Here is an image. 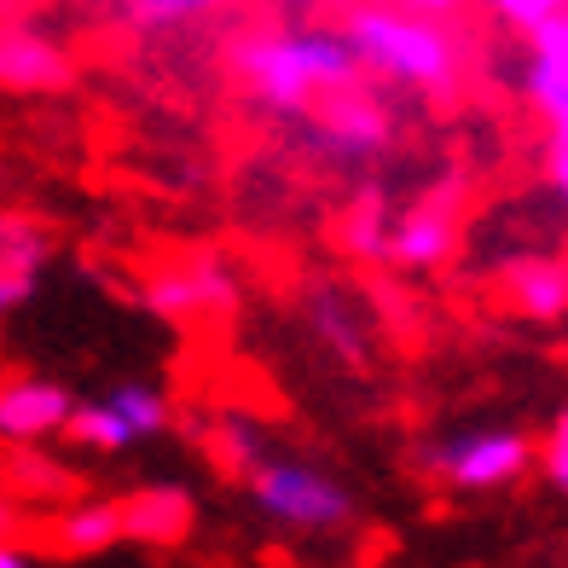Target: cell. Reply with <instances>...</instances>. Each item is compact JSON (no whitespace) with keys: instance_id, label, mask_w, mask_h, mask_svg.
Here are the masks:
<instances>
[{"instance_id":"18","label":"cell","mask_w":568,"mask_h":568,"mask_svg":"<svg viewBox=\"0 0 568 568\" xmlns=\"http://www.w3.org/2000/svg\"><path fill=\"white\" fill-rule=\"evenodd\" d=\"M494 18H505V23H516V30H534L539 18H551V12H562L568 0H481Z\"/></svg>"},{"instance_id":"23","label":"cell","mask_w":568,"mask_h":568,"mask_svg":"<svg viewBox=\"0 0 568 568\" xmlns=\"http://www.w3.org/2000/svg\"><path fill=\"white\" fill-rule=\"evenodd\" d=\"M400 7H418V12H435V18H447V12H458V0H400Z\"/></svg>"},{"instance_id":"8","label":"cell","mask_w":568,"mask_h":568,"mask_svg":"<svg viewBox=\"0 0 568 568\" xmlns=\"http://www.w3.org/2000/svg\"><path fill=\"white\" fill-rule=\"evenodd\" d=\"M151 314L163 320H203V314H226L239 302V278L215 255H192V262H174L145 284Z\"/></svg>"},{"instance_id":"19","label":"cell","mask_w":568,"mask_h":568,"mask_svg":"<svg viewBox=\"0 0 568 568\" xmlns=\"http://www.w3.org/2000/svg\"><path fill=\"white\" fill-rule=\"evenodd\" d=\"M539 464H546V476L568 494V412L551 424V435H546V453H539Z\"/></svg>"},{"instance_id":"6","label":"cell","mask_w":568,"mask_h":568,"mask_svg":"<svg viewBox=\"0 0 568 568\" xmlns=\"http://www.w3.org/2000/svg\"><path fill=\"white\" fill-rule=\"evenodd\" d=\"M163 424H169V400L158 389H145V383H116L111 395L75 406L64 435L88 453H128V447H140L145 435H158Z\"/></svg>"},{"instance_id":"4","label":"cell","mask_w":568,"mask_h":568,"mask_svg":"<svg viewBox=\"0 0 568 568\" xmlns=\"http://www.w3.org/2000/svg\"><path fill=\"white\" fill-rule=\"evenodd\" d=\"M307 122V140H314L331 163H372L377 151H389L395 140V122L383 111V99L366 93V82H348V88H331L325 99L302 111Z\"/></svg>"},{"instance_id":"26","label":"cell","mask_w":568,"mask_h":568,"mask_svg":"<svg viewBox=\"0 0 568 568\" xmlns=\"http://www.w3.org/2000/svg\"><path fill=\"white\" fill-rule=\"evenodd\" d=\"M562 354H568V343H562Z\"/></svg>"},{"instance_id":"5","label":"cell","mask_w":568,"mask_h":568,"mask_svg":"<svg viewBox=\"0 0 568 568\" xmlns=\"http://www.w3.org/2000/svg\"><path fill=\"white\" fill-rule=\"evenodd\" d=\"M534 464V442L516 429H470L453 435V442H435L424 453V470L435 481L458 487V494H494V487H510Z\"/></svg>"},{"instance_id":"25","label":"cell","mask_w":568,"mask_h":568,"mask_svg":"<svg viewBox=\"0 0 568 568\" xmlns=\"http://www.w3.org/2000/svg\"><path fill=\"white\" fill-rule=\"evenodd\" d=\"M551 140H568V116H562V122H551Z\"/></svg>"},{"instance_id":"10","label":"cell","mask_w":568,"mask_h":568,"mask_svg":"<svg viewBox=\"0 0 568 568\" xmlns=\"http://www.w3.org/2000/svg\"><path fill=\"white\" fill-rule=\"evenodd\" d=\"M75 418V395L64 383H47V377H12L0 383V442L12 447H36L47 435L70 429Z\"/></svg>"},{"instance_id":"13","label":"cell","mask_w":568,"mask_h":568,"mask_svg":"<svg viewBox=\"0 0 568 568\" xmlns=\"http://www.w3.org/2000/svg\"><path fill=\"white\" fill-rule=\"evenodd\" d=\"M128 516V539H145V546H174L192 528V499L180 487H145V494L122 499Z\"/></svg>"},{"instance_id":"7","label":"cell","mask_w":568,"mask_h":568,"mask_svg":"<svg viewBox=\"0 0 568 568\" xmlns=\"http://www.w3.org/2000/svg\"><path fill=\"white\" fill-rule=\"evenodd\" d=\"M458 203H464V180L442 174L435 192H424L406 215H395V239H389V262L400 267H442L453 244H458Z\"/></svg>"},{"instance_id":"11","label":"cell","mask_w":568,"mask_h":568,"mask_svg":"<svg viewBox=\"0 0 568 568\" xmlns=\"http://www.w3.org/2000/svg\"><path fill=\"white\" fill-rule=\"evenodd\" d=\"M505 302L523 320L551 325L568 314V262L562 255H523L505 267Z\"/></svg>"},{"instance_id":"3","label":"cell","mask_w":568,"mask_h":568,"mask_svg":"<svg viewBox=\"0 0 568 568\" xmlns=\"http://www.w3.org/2000/svg\"><path fill=\"white\" fill-rule=\"evenodd\" d=\"M250 499L255 510L278 528H296V534H331L354 516V499L343 481H331L320 470H307L296 458H262L250 470Z\"/></svg>"},{"instance_id":"1","label":"cell","mask_w":568,"mask_h":568,"mask_svg":"<svg viewBox=\"0 0 568 568\" xmlns=\"http://www.w3.org/2000/svg\"><path fill=\"white\" fill-rule=\"evenodd\" d=\"M232 75L250 88L255 105L302 116L331 88H348L366 75L348 30H250L232 41Z\"/></svg>"},{"instance_id":"16","label":"cell","mask_w":568,"mask_h":568,"mask_svg":"<svg viewBox=\"0 0 568 568\" xmlns=\"http://www.w3.org/2000/svg\"><path fill=\"white\" fill-rule=\"evenodd\" d=\"M47 255H53V244H47V232L30 215H0V273L36 278L47 267Z\"/></svg>"},{"instance_id":"9","label":"cell","mask_w":568,"mask_h":568,"mask_svg":"<svg viewBox=\"0 0 568 568\" xmlns=\"http://www.w3.org/2000/svg\"><path fill=\"white\" fill-rule=\"evenodd\" d=\"M70 47L36 23H0V88L7 93H59L70 88Z\"/></svg>"},{"instance_id":"15","label":"cell","mask_w":568,"mask_h":568,"mask_svg":"<svg viewBox=\"0 0 568 568\" xmlns=\"http://www.w3.org/2000/svg\"><path fill=\"white\" fill-rule=\"evenodd\" d=\"M343 250L354 255V262H389V239H395V215L389 203H383V192H359L348 210H343V226H337Z\"/></svg>"},{"instance_id":"2","label":"cell","mask_w":568,"mask_h":568,"mask_svg":"<svg viewBox=\"0 0 568 568\" xmlns=\"http://www.w3.org/2000/svg\"><path fill=\"white\" fill-rule=\"evenodd\" d=\"M343 30L354 41L359 64H366V75H383V82H400L418 93L458 88V41L435 12L377 0V7H348Z\"/></svg>"},{"instance_id":"20","label":"cell","mask_w":568,"mask_h":568,"mask_svg":"<svg viewBox=\"0 0 568 568\" xmlns=\"http://www.w3.org/2000/svg\"><path fill=\"white\" fill-rule=\"evenodd\" d=\"M546 186L568 203V140H551V151H546Z\"/></svg>"},{"instance_id":"12","label":"cell","mask_w":568,"mask_h":568,"mask_svg":"<svg viewBox=\"0 0 568 568\" xmlns=\"http://www.w3.org/2000/svg\"><path fill=\"white\" fill-rule=\"evenodd\" d=\"M307 325H314V337L343 359V366H366V325H359V314L348 307V296L343 291H331V284H314L307 291Z\"/></svg>"},{"instance_id":"17","label":"cell","mask_w":568,"mask_h":568,"mask_svg":"<svg viewBox=\"0 0 568 568\" xmlns=\"http://www.w3.org/2000/svg\"><path fill=\"white\" fill-rule=\"evenodd\" d=\"M128 30H180L203 12H215V0H116Z\"/></svg>"},{"instance_id":"14","label":"cell","mask_w":568,"mask_h":568,"mask_svg":"<svg viewBox=\"0 0 568 568\" xmlns=\"http://www.w3.org/2000/svg\"><path fill=\"white\" fill-rule=\"evenodd\" d=\"M53 539H59V551H70V557H99V551H111L116 539H128V516H122L116 499L70 505V510H59Z\"/></svg>"},{"instance_id":"21","label":"cell","mask_w":568,"mask_h":568,"mask_svg":"<svg viewBox=\"0 0 568 568\" xmlns=\"http://www.w3.org/2000/svg\"><path fill=\"white\" fill-rule=\"evenodd\" d=\"M36 562V546H23L18 534H0V568H30Z\"/></svg>"},{"instance_id":"22","label":"cell","mask_w":568,"mask_h":568,"mask_svg":"<svg viewBox=\"0 0 568 568\" xmlns=\"http://www.w3.org/2000/svg\"><path fill=\"white\" fill-rule=\"evenodd\" d=\"M30 291H36V278H12V273H0V314H7V307H18Z\"/></svg>"},{"instance_id":"24","label":"cell","mask_w":568,"mask_h":568,"mask_svg":"<svg viewBox=\"0 0 568 568\" xmlns=\"http://www.w3.org/2000/svg\"><path fill=\"white\" fill-rule=\"evenodd\" d=\"M12 528H18V510H12L7 494H0V534H12Z\"/></svg>"}]
</instances>
